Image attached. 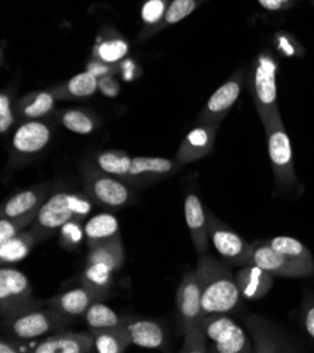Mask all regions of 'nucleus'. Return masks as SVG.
<instances>
[{"mask_svg":"<svg viewBox=\"0 0 314 353\" xmlns=\"http://www.w3.org/2000/svg\"><path fill=\"white\" fill-rule=\"evenodd\" d=\"M216 131V125L200 124L195 127L182 141L177 152V162L179 165H185L210 154L215 147Z\"/></svg>","mask_w":314,"mask_h":353,"instance_id":"nucleus-16","label":"nucleus"},{"mask_svg":"<svg viewBox=\"0 0 314 353\" xmlns=\"http://www.w3.org/2000/svg\"><path fill=\"white\" fill-rule=\"evenodd\" d=\"M197 6V0H173L166 9L164 17V26L177 24L188 17Z\"/></svg>","mask_w":314,"mask_h":353,"instance_id":"nucleus-35","label":"nucleus"},{"mask_svg":"<svg viewBox=\"0 0 314 353\" xmlns=\"http://www.w3.org/2000/svg\"><path fill=\"white\" fill-rule=\"evenodd\" d=\"M52 138V128L40 120H27L20 124L12 138V158L14 162H27L41 154Z\"/></svg>","mask_w":314,"mask_h":353,"instance_id":"nucleus-12","label":"nucleus"},{"mask_svg":"<svg viewBox=\"0 0 314 353\" xmlns=\"http://www.w3.org/2000/svg\"><path fill=\"white\" fill-rule=\"evenodd\" d=\"M128 54V43L121 37L103 40L95 48V57L103 63H117Z\"/></svg>","mask_w":314,"mask_h":353,"instance_id":"nucleus-31","label":"nucleus"},{"mask_svg":"<svg viewBox=\"0 0 314 353\" xmlns=\"http://www.w3.org/2000/svg\"><path fill=\"white\" fill-rule=\"evenodd\" d=\"M36 216H37V213H32V214H28V216H24V217L2 219V220H0V243L9 241L14 235L24 231L28 225L32 224Z\"/></svg>","mask_w":314,"mask_h":353,"instance_id":"nucleus-34","label":"nucleus"},{"mask_svg":"<svg viewBox=\"0 0 314 353\" xmlns=\"http://www.w3.org/2000/svg\"><path fill=\"white\" fill-rule=\"evenodd\" d=\"M0 352L2 353H17V352H20V343L2 336V339H0Z\"/></svg>","mask_w":314,"mask_h":353,"instance_id":"nucleus-41","label":"nucleus"},{"mask_svg":"<svg viewBox=\"0 0 314 353\" xmlns=\"http://www.w3.org/2000/svg\"><path fill=\"white\" fill-rule=\"evenodd\" d=\"M48 194L47 186H36L31 189L21 190L12 197H9L0 210L2 219H16L24 217L32 213H39V210L46 201Z\"/></svg>","mask_w":314,"mask_h":353,"instance_id":"nucleus-18","label":"nucleus"},{"mask_svg":"<svg viewBox=\"0 0 314 353\" xmlns=\"http://www.w3.org/2000/svg\"><path fill=\"white\" fill-rule=\"evenodd\" d=\"M242 85H244V75H242V70H238L235 75H233L223 86H220L212 94L210 99L207 100L206 108L199 116V123L219 127V124L228 114L234 103L237 101L241 93Z\"/></svg>","mask_w":314,"mask_h":353,"instance_id":"nucleus-13","label":"nucleus"},{"mask_svg":"<svg viewBox=\"0 0 314 353\" xmlns=\"http://www.w3.org/2000/svg\"><path fill=\"white\" fill-rule=\"evenodd\" d=\"M88 248L93 250L99 245L121 238L119 223L115 216L100 213L93 216L84 227Z\"/></svg>","mask_w":314,"mask_h":353,"instance_id":"nucleus-22","label":"nucleus"},{"mask_svg":"<svg viewBox=\"0 0 314 353\" xmlns=\"http://www.w3.org/2000/svg\"><path fill=\"white\" fill-rule=\"evenodd\" d=\"M239 294L247 300H259L268 294L273 283V274L257 265H247L235 274Z\"/></svg>","mask_w":314,"mask_h":353,"instance_id":"nucleus-19","label":"nucleus"},{"mask_svg":"<svg viewBox=\"0 0 314 353\" xmlns=\"http://www.w3.org/2000/svg\"><path fill=\"white\" fill-rule=\"evenodd\" d=\"M208 220V238H210L216 251L226 259L227 263L234 266L251 265L253 243L244 241L238 234L231 231L215 214L207 213Z\"/></svg>","mask_w":314,"mask_h":353,"instance_id":"nucleus-10","label":"nucleus"},{"mask_svg":"<svg viewBox=\"0 0 314 353\" xmlns=\"http://www.w3.org/2000/svg\"><path fill=\"white\" fill-rule=\"evenodd\" d=\"M203 331L207 341L213 342V352L220 353H246L251 352V343L242 331L230 316L224 312L208 314L204 316Z\"/></svg>","mask_w":314,"mask_h":353,"instance_id":"nucleus-9","label":"nucleus"},{"mask_svg":"<svg viewBox=\"0 0 314 353\" xmlns=\"http://www.w3.org/2000/svg\"><path fill=\"white\" fill-rule=\"evenodd\" d=\"M259 5L271 12H276V10H282L284 8H286L281 0H258Z\"/></svg>","mask_w":314,"mask_h":353,"instance_id":"nucleus-42","label":"nucleus"},{"mask_svg":"<svg viewBox=\"0 0 314 353\" xmlns=\"http://www.w3.org/2000/svg\"><path fill=\"white\" fill-rule=\"evenodd\" d=\"M57 94L48 90H39L26 94L17 103V114L23 120H39L48 116L57 103Z\"/></svg>","mask_w":314,"mask_h":353,"instance_id":"nucleus-23","label":"nucleus"},{"mask_svg":"<svg viewBox=\"0 0 314 353\" xmlns=\"http://www.w3.org/2000/svg\"><path fill=\"white\" fill-rule=\"evenodd\" d=\"M32 297V288L26 274L17 269L2 268L0 270V315L9 316L19 311L44 305Z\"/></svg>","mask_w":314,"mask_h":353,"instance_id":"nucleus-8","label":"nucleus"},{"mask_svg":"<svg viewBox=\"0 0 314 353\" xmlns=\"http://www.w3.org/2000/svg\"><path fill=\"white\" fill-rule=\"evenodd\" d=\"M97 88L99 78L90 70H86V72L72 77L65 85L54 90V93L58 99H85L95 94Z\"/></svg>","mask_w":314,"mask_h":353,"instance_id":"nucleus-27","label":"nucleus"},{"mask_svg":"<svg viewBox=\"0 0 314 353\" xmlns=\"http://www.w3.org/2000/svg\"><path fill=\"white\" fill-rule=\"evenodd\" d=\"M86 325L90 331L101 330H120L124 325V316H120L109 305L100 300L95 301L84 315Z\"/></svg>","mask_w":314,"mask_h":353,"instance_id":"nucleus-26","label":"nucleus"},{"mask_svg":"<svg viewBox=\"0 0 314 353\" xmlns=\"http://www.w3.org/2000/svg\"><path fill=\"white\" fill-rule=\"evenodd\" d=\"M99 88L103 90L104 94H108V96H116L119 92V85L113 79H109V78L99 79Z\"/></svg>","mask_w":314,"mask_h":353,"instance_id":"nucleus-39","label":"nucleus"},{"mask_svg":"<svg viewBox=\"0 0 314 353\" xmlns=\"http://www.w3.org/2000/svg\"><path fill=\"white\" fill-rule=\"evenodd\" d=\"M85 230H82V220L69 221L61 227V238L59 242L65 250L72 251L79 246Z\"/></svg>","mask_w":314,"mask_h":353,"instance_id":"nucleus-36","label":"nucleus"},{"mask_svg":"<svg viewBox=\"0 0 314 353\" xmlns=\"http://www.w3.org/2000/svg\"><path fill=\"white\" fill-rule=\"evenodd\" d=\"M276 72H277V62L275 57L269 51L259 54V57L254 63L251 93L255 101L257 112L262 123L271 116L279 113Z\"/></svg>","mask_w":314,"mask_h":353,"instance_id":"nucleus-6","label":"nucleus"},{"mask_svg":"<svg viewBox=\"0 0 314 353\" xmlns=\"http://www.w3.org/2000/svg\"><path fill=\"white\" fill-rule=\"evenodd\" d=\"M168 0H146L141 8V20L147 26H155L164 21Z\"/></svg>","mask_w":314,"mask_h":353,"instance_id":"nucleus-37","label":"nucleus"},{"mask_svg":"<svg viewBox=\"0 0 314 353\" xmlns=\"http://www.w3.org/2000/svg\"><path fill=\"white\" fill-rule=\"evenodd\" d=\"M95 350L92 332H58L41 341L34 353H90Z\"/></svg>","mask_w":314,"mask_h":353,"instance_id":"nucleus-17","label":"nucleus"},{"mask_svg":"<svg viewBox=\"0 0 314 353\" xmlns=\"http://www.w3.org/2000/svg\"><path fill=\"white\" fill-rule=\"evenodd\" d=\"M95 339V350L97 353H123L131 345V341L124 330H101L90 331Z\"/></svg>","mask_w":314,"mask_h":353,"instance_id":"nucleus-30","label":"nucleus"},{"mask_svg":"<svg viewBox=\"0 0 314 353\" xmlns=\"http://www.w3.org/2000/svg\"><path fill=\"white\" fill-rule=\"evenodd\" d=\"M14 123V110L12 96L6 92L0 94V132L5 134Z\"/></svg>","mask_w":314,"mask_h":353,"instance_id":"nucleus-38","label":"nucleus"},{"mask_svg":"<svg viewBox=\"0 0 314 353\" xmlns=\"http://www.w3.org/2000/svg\"><path fill=\"white\" fill-rule=\"evenodd\" d=\"M206 315L228 312L239 304V290L226 263L210 255H202L195 269Z\"/></svg>","mask_w":314,"mask_h":353,"instance_id":"nucleus-1","label":"nucleus"},{"mask_svg":"<svg viewBox=\"0 0 314 353\" xmlns=\"http://www.w3.org/2000/svg\"><path fill=\"white\" fill-rule=\"evenodd\" d=\"M251 265L279 277H308L314 274V261H299L279 254L266 242H253Z\"/></svg>","mask_w":314,"mask_h":353,"instance_id":"nucleus-11","label":"nucleus"},{"mask_svg":"<svg viewBox=\"0 0 314 353\" xmlns=\"http://www.w3.org/2000/svg\"><path fill=\"white\" fill-rule=\"evenodd\" d=\"M97 300H101V297L82 285L81 288L68 290L59 296L47 300L46 304L57 311L61 316H63L65 320L72 323L84 316L88 308Z\"/></svg>","mask_w":314,"mask_h":353,"instance_id":"nucleus-14","label":"nucleus"},{"mask_svg":"<svg viewBox=\"0 0 314 353\" xmlns=\"http://www.w3.org/2000/svg\"><path fill=\"white\" fill-rule=\"evenodd\" d=\"M93 203L86 193L58 192L44 201L31 224V230L36 231L41 239H47L66 223L88 217Z\"/></svg>","mask_w":314,"mask_h":353,"instance_id":"nucleus-3","label":"nucleus"},{"mask_svg":"<svg viewBox=\"0 0 314 353\" xmlns=\"http://www.w3.org/2000/svg\"><path fill=\"white\" fill-rule=\"evenodd\" d=\"M40 241L43 239L36 231H21L9 241L0 243V262H2V265H6L23 261Z\"/></svg>","mask_w":314,"mask_h":353,"instance_id":"nucleus-24","label":"nucleus"},{"mask_svg":"<svg viewBox=\"0 0 314 353\" xmlns=\"http://www.w3.org/2000/svg\"><path fill=\"white\" fill-rule=\"evenodd\" d=\"M85 193L97 204L109 208L126 207L134 197L124 181L101 172L97 166H88L82 172Z\"/></svg>","mask_w":314,"mask_h":353,"instance_id":"nucleus-7","label":"nucleus"},{"mask_svg":"<svg viewBox=\"0 0 314 353\" xmlns=\"http://www.w3.org/2000/svg\"><path fill=\"white\" fill-rule=\"evenodd\" d=\"M304 325L308 335L314 338V304H308L304 310Z\"/></svg>","mask_w":314,"mask_h":353,"instance_id":"nucleus-40","label":"nucleus"},{"mask_svg":"<svg viewBox=\"0 0 314 353\" xmlns=\"http://www.w3.org/2000/svg\"><path fill=\"white\" fill-rule=\"evenodd\" d=\"M266 131L268 152L273 169L275 183L279 189H289L296 185L293 152L289 135L285 130L281 113H276L264 121Z\"/></svg>","mask_w":314,"mask_h":353,"instance_id":"nucleus-5","label":"nucleus"},{"mask_svg":"<svg viewBox=\"0 0 314 353\" xmlns=\"http://www.w3.org/2000/svg\"><path fill=\"white\" fill-rule=\"evenodd\" d=\"M71 324L57 311L50 308L31 307L2 319V336L14 342H27L41 338L48 332L61 331Z\"/></svg>","mask_w":314,"mask_h":353,"instance_id":"nucleus-4","label":"nucleus"},{"mask_svg":"<svg viewBox=\"0 0 314 353\" xmlns=\"http://www.w3.org/2000/svg\"><path fill=\"white\" fill-rule=\"evenodd\" d=\"M177 307L185 342L181 352H207V338L203 331L204 311L202 305V292L195 270L185 273L177 292Z\"/></svg>","mask_w":314,"mask_h":353,"instance_id":"nucleus-2","label":"nucleus"},{"mask_svg":"<svg viewBox=\"0 0 314 353\" xmlns=\"http://www.w3.org/2000/svg\"><path fill=\"white\" fill-rule=\"evenodd\" d=\"M86 262L103 263L116 272L120 270L124 263V251H123L121 238L99 245L93 250H89Z\"/></svg>","mask_w":314,"mask_h":353,"instance_id":"nucleus-29","label":"nucleus"},{"mask_svg":"<svg viewBox=\"0 0 314 353\" xmlns=\"http://www.w3.org/2000/svg\"><path fill=\"white\" fill-rule=\"evenodd\" d=\"M133 158L120 151H103L95 155V165L104 173L127 181Z\"/></svg>","mask_w":314,"mask_h":353,"instance_id":"nucleus-28","label":"nucleus"},{"mask_svg":"<svg viewBox=\"0 0 314 353\" xmlns=\"http://www.w3.org/2000/svg\"><path fill=\"white\" fill-rule=\"evenodd\" d=\"M185 219L192 235L195 248L199 255L208 250V220L200 199L196 194H188L185 199Z\"/></svg>","mask_w":314,"mask_h":353,"instance_id":"nucleus-20","label":"nucleus"},{"mask_svg":"<svg viewBox=\"0 0 314 353\" xmlns=\"http://www.w3.org/2000/svg\"><path fill=\"white\" fill-rule=\"evenodd\" d=\"M124 330L131 341V343L147 347V349H162L166 342L165 332L162 327L150 320L128 319L124 316Z\"/></svg>","mask_w":314,"mask_h":353,"instance_id":"nucleus-21","label":"nucleus"},{"mask_svg":"<svg viewBox=\"0 0 314 353\" xmlns=\"http://www.w3.org/2000/svg\"><path fill=\"white\" fill-rule=\"evenodd\" d=\"M265 242L279 254H284L289 258L299 259V261H310V262L313 261V255L306 248V245L292 236H275Z\"/></svg>","mask_w":314,"mask_h":353,"instance_id":"nucleus-32","label":"nucleus"},{"mask_svg":"<svg viewBox=\"0 0 314 353\" xmlns=\"http://www.w3.org/2000/svg\"><path fill=\"white\" fill-rule=\"evenodd\" d=\"M281 2H282L285 6H289V3L292 2V0H281Z\"/></svg>","mask_w":314,"mask_h":353,"instance_id":"nucleus-43","label":"nucleus"},{"mask_svg":"<svg viewBox=\"0 0 314 353\" xmlns=\"http://www.w3.org/2000/svg\"><path fill=\"white\" fill-rule=\"evenodd\" d=\"M116 270L103 263L86 262V266L81 274V283L95 292L101 299L108 297L110 288L113 286V274Z\"/></svg>","mask_w":314,"mask_h":353,"instance_id":"nucleus-25","label":"nucleus"},{"mask_svg":"<svg viewBox=\"0 0 314 353\" xmlns=\"http://www.w3.org/2000/svg\"><path fill=\"white\" fill-rule=\"evenodd\" d=\"M179 163L158 157H137L133 158L127 183L148 185L161 181L166 176L175 173Z\"/></svg>","mask_w":314,"mask_h":353,"instance_id":"nucleus-15","label":"nucleus"},{"mask_svg":"<svg viewBox=\"0 0 314 353\" xmlns=\"http://www.w3.org/2000/svg\"><path fill=\"white\" fill-rule=\"evenodd\" d=\"M59 119L65 128H68L69 131H72L75 134L86 135L93 132L97 127V121L84 110H77V109L65 110L61 113Z\"/></svg>","mask_w":314,"mask_h":353,"instance_id":"nucleus-33","label":"nucleus"}]
</instances>
